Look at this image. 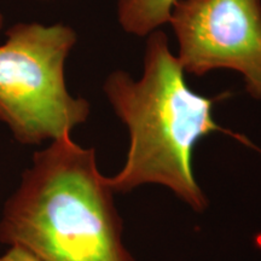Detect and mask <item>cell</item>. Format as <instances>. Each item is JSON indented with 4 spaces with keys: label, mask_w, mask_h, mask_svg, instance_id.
Returning <instances> with one entry per match:
<instances>
[{
    "label": "cell",
    "mask_w": 261,
    "mask_h": 261,
    "mask_svg": "<svg viewBox=\"0 0 261 261\" xmlns=\"http://www.w3.org/2000/svg\"><path fill=\"white\" fill-rule=\"evenodd\" d=\"M143 75L135 80L115 70L104 81V93L128 129L129 148L121 171L108 177L114 192L126 194L144 184L168 188L196 212L208 200L192 172V149L212 132H227L213 119L214 103L189 89L167 35H146Z\"/></svg>",
    "instance_id": "1"
},
{
    "label": "cell",
    "mask_w": 261,
    "mask_h": 261,
    "mask_svg": "<svg viewBox=\"0 0 261 261\" xmlns=\"http://www.w3.org/2000/svg\"><path fill=\"white\" fill-rule=\"evenodd\" d=\"M93 148L64 136L35 152L0 219V242L42 261H137Z\"/></svg>",
    "instance_id": "2"
},
{
    "label": "cell",
    "mask_w": 261,
    "mask_h": 261,
    "mask_svg": "<svg viewBox=\"0 0 261 261\" xmlns=\"http://www.w3.org/2000/svg\"><path fill=\"white\" fill-rule=\"evenodd\" d=\"M0 45V121L17 142L37 145L70 136L89 119L85 98L70 94L65 61L77 41L69 25L16 23Z\"/></svg>",
    "instance_id": "3"
},
{
    "label": "cell",
    "mask_w": 261,
    "mask_h": 261,
    "mask_svg": "<svg viewBox=\"0 0 261 261\" xmlns=\"http://www.w3.org/2000/svg\"><path fill=\"white\" fill-rule=\"evenodd\" d=\"M168 23L185 73L234 70L261 100V0H175Z\"/></svg>",
    "instance_id": "4"
},
{
    "label": "cell",
    "mask_w": 261,
    "mask_h": 261,
    "mask_svg": "<svg viewBox=\"0 0 261 261\" xmlns=\"http://www.w3.org/2000/svg\"><path fill=\"white\" fill-rule=\"evenodd\" d=\"M175 0H116L117 19L123 31L146 37L168 23Z\"/></svg>",
    "instance_id": "5"
},
{
    "label": "cell",
    "mask_w": 261,
    "mask_h": 261,
    "mask_svg": "<svg viewBox=\"0 0 261 261\" xmlns=\"http://www.w3.org/2000/svg\"><path fill=\"white\" fill-rule=\"evenodd\" d=\"M0 261H42L34 254L18 246H10V249L3 255Z\"/></svg>",
    "instance_id": "6"
},
{
    "label": "cell",
    "mask_w": 261,
    "mask_h": 261,
    "mask_svg": "<svg viewBox=\"0 0 261 261\" xmlns=\"http://www.w3.org/2000/svg\"><path fill=\"white\" fill-rule=\"evenodd\" d=\"M3 25H4V16L0 12V29L3 28Z\"/></svg>",
    "instance_id": "7"
},
{
    "label": "cell",
    "mask_w": 261,
    "mask_h": 261,
    "mask_svg": "<svg viewBox=\"0 0 261 261\" xmlns=\"http://www.w3.org/2000/svg\"><path fill=\"white\" fill-rule=\"evenodd\" d=\"M42 2H48V0H42Z\"/></svg>",
    "instance_id": "8"
}]
</instances>
